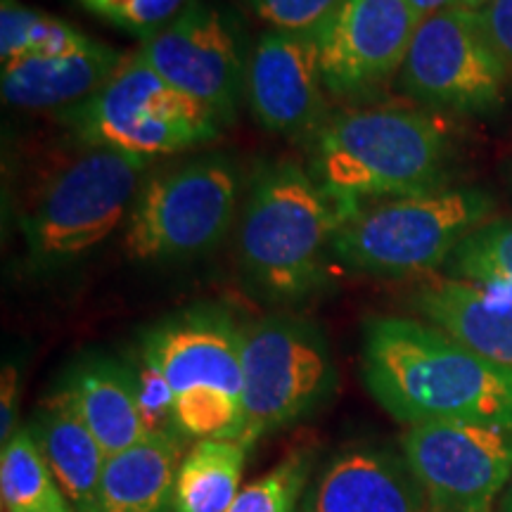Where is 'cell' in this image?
<instances>
[{
    "mask_svg": "<svg viewBox=\"0 0 512 512\" xmlns=\"http://www.w3.org/2000/svg\"><path fill=\"white\" fill-rule=\"evenodd\" d=\"M508 79L477 12L456 5L422 19L399 74L401 88L413 100L456 114L496 112Z\"/></svg>",
    "mask_w": 512,
    "mask_h": 512,
    "instance_id": "11",
    "label": "cell"
},
{
    "mask_svg": "<svg viewBox=\"0 0 512 512\" xmlns=\"http://www.w3.org/2000/svg\"><path fill=\"white\" fill-rule=\"evenodd\" d=\"M508 510L512 512V494H510V501H508Z\"/></svg>",
    "mask_w": 512,
    "mask_h": 512,
    "instance_id": "33",
    "label": "cell"
},
{
    "mask_svg": "<svg viewBox=\"0 0 512 512\" xmlns=\"http://www.w3.org/2000/svg\"><path fill=\"white\" fill-rule=\"evenodd\" d=\"M403 458L441 512H486L512 479V430L479 422L408 427Z\"/></svg>",
    "mask_w": 512,
    "mask_h": 512,
    "instance_id": "12",
    "label": "cell"
},
{
    "mask_svg": "<svg viewBox=\"0 0 512 512\" xmlns=\"http://www.w3.org/2000/svg\"><path fill=\"white\" fill-rule=\"evenodd\" d=\"M451 147L430 114L396 105L335 112L309 143V169L339 216L444 188Z\"/></svg>",
    "mask_w": 512,
    "mask_h": 512,
    "instance_id": "3",
    "label": "cell"
},
{
    "mask_svg": "<svg viewBox=\"0 0 512 512\" xmlns=\"http://www.w3.org/2000/svg\"><path fill=\"white\" fill-rule=\"evenodd\" d=\"M62 392L107 458L147 437L133 366L110 356L83 358L69 370Z\"/></svg>",
    "mask_w": 512,
    "mask_h": 512,
    "instance_id": "18",
    "label": "cell"
},
{
    "mask_svg": "<svg viewBox=\"0 0 512 512\" xmlns=\"http://www.w3.org/2000/svg\"><path fill=\"white\" fill-rule=\"evenodd\" d=\"M361 368L368 394L403 425L479 422L512 430V368L475 354L434 325L368 318Z\"/></svg>",
    "mask_w": 512,
    "mask_h": 512,
    "instance_id": "1",
    "label": "cell"
},
{
    "mask_svg": "<svg viewBox=\"0 0 512 512\" xmlns=\"http://www.w3.org/2000/svg\"><path fill=\"white\" fill-rule=\"evenodd\" d=\"M309 477V458L294 453L268 470L264 477L247 484L226 512H294Z\"/></svg>",
    "mask_w": 512,
    "mask_h": 512,
    "instance_id": "25",
    "label": "cell"
},
{
    "mask_svg": "<svg viewBox=\"0 0 512 512\" xmlns=\"http://www.w3.org/2000/svg\"><path fill=\"white\" fill-rule=\"evenodd\" d=\"M408 3H411V8L418 12V17H420V22H422V19L434 15V12H439V10H444V8H451L453 0H408Z\"/></svg>",
    "mask_w": 512,
    "mask_h": 512,
    "instance_id": "31",
    "label": "cell"
},
{
    "mask_svg": "<svg viewBox=\"0 0 512 512\" xmlns=\"http://www.w3.org/2000/svg\"><path fill=\"white\" fill-rule=\"evenodd\" d=\"M252 441L202 439L178 465L174 512H226L240 494Z\"/></svg>",
    "mask_w": 512,
    "mask_h": 512,
    "instance_id": "21",
    "label": "cell"
},
{
    "mask_svg": "<svg viewBox=\"0 0 512 512\" xmlns=\"http://www.w3.org/2000/svg\"><path fill=\"white\" fill-rule=\"evenodd\" d=\"M339 0H247V5L271 29L316 31Z\"/></svg>",
    "mask_w": 512,
    "mask_h": 512,
    "instance_id": "28",
    "label": "cell"
},
{
    "mask_svg": "<svg viewBox=\"0 0 512 512\" xmlns=\"http://www.w3.org/2000/svg\"><path fill=\"white\" fill-rule=\"evenodd\" d=\"M155 159L86 147L43 185L22 219L31 273L64 271L102 245L136 202Z\"/></svg>",
    "mask_w": 512,
    "mask_h": 512,
    "instance_id": "6",
    "label": "cell"
},
{
    "mask_svg": "<svg viewBox=\"0 0 512 512\" xmlns=\"http://www.w3.org/2000/svg\"><path fill=\"white\" fill-rule=\"evenodd\" d=\"M181 437H145L107 458L100 512H174Z\"/></svg>",
    "mask_w": 512,
    "mask_h": 512,
    "instance_id": "20",
    "label": "cell"
},
{
    "mask_svg": "<svg viewBox=\"0 0 512 512\" xmlns=\"http://www.w3.org/2000/svg\"><path fill=\"white\" fill-rule=\"evenodd\" d=\"M238 197V166L223 155L155 166L128 211L121 247L143 266L197 259L228 235Z\"/></svg>",
    "mask_w": 512,
    "mask_h": 512,
    "instance_id": "7",
    "label": "cell"
},
{
    "mask_svg": "<svg viewBox=\"0 0 512 512\" xmlns=\"http://www.w3.org/2000/svg\"><path fill=\"white\" fill-rule=\"evenodd\" d=\"M19 411V368L15 363H5L3 380H0V439L3 444L15 434Z\"/></svg>",
    "mask_w": 512,
    "mask_h": 512,
    "instance_id": "30",
    "label": "cell"
},
{
    "mask_svg": "<svg viewBox=\"0 0 512 512\" xmlns=\"http://www.w3.org/2000/svg\"><path fill=\"white\" fill-rule=\"evenodd\" d=\"M136 53L166 83L197 100L226 128L247 100L249 53L233 12L192 0L164 29L138 43Z\"/></svg>",
    "mask_w": 512,
    "mask_h": 512,
    "instance_id": "10",
    "label": "cell"
},
{
    "mask_svg": "<svg viewBox=\"0 0 512 512\" xmlns=\"http://www.w3.org/2000/svg\"><path fill=\"white\" fill-rule=\"evenodd\" d=\"M0 501L5 512H76L43 458L31 427H19L3 444Z\"/></svg>",
    "mask_w": 512,
    "mask_h": 512,
    "instance_id": "22",
    "label": "cell"
},
{
    "mask_svg": "<svg viewBox=\"0 0 512 512\" xmlns=\"http://www.w3.org/2000/svg\"><path fill=\"white\" fill-rule=\"evenodd\" d=\"M413 304L434 328L458 339L475 354L512 368V297L458 278L430 280Z\"/></svg>",
    "mask_w": 512,
    "mask_h": 512,
    "instance_id": "17",
    "label": "cell"
},
{
    "mask_svg": "<svg viewBox=\"0 0 512 512\" xmlns=\"http://www.w3.org/2000/svg\"><path fill=\"white\" fill-rule=\"evenodd\" d=\"M342 223L309 164L266 159L247 183L238 228V264L268 302L297 304L328 285L332 240Z\"/></svg>",
    "mask_w": 512,
    "mask_h": 512,
    "instance_id": "2",
    "label": "cell"
},
{
    "mask_svg": "<svg viewBox=\"0 0 512 512\" xmlns=\"http://www.w3.org/2000/svg\"><path fill=\"white\" fill-rule=\"evenodd\" d=\"M422 486L392 453L351 448L325 467L306 512H420Z\"/></svg>",
    "mask_w": 512,
    "mask_h": 512,
    "instance_id": "16",
    "label": "cell"
},
{
    "mask_svg": "<svg viewBox=\"0 0 512 512\" xmlns=\"http://www.w3.org/2000/svg\"><path fill=\"white\" fill-rule=\"evenodd\" d=\"M448 268L460 280L512 297V223L489 221L467 235Z\"/></svg>",
    "mask_w": 512,
    "mask_h": 512,
    "instance_id": "24",
    "label": "cell"
},
{
    "mask_svg": "<svg viewBox=\"0 0 512 512\" xmlns=\"http://www.w3.org/2000/svg\"><path fill=\"white\" fill-rule=\"evenodd\" d=\"M136 382H138V408L147 437H181L176 422V399L166 377L159 368L138 351L136 358Z\"/></svg>",
    "mask_w": 512,
    "mask_h": 512,
    "instance_id": "27",
    "label": "cell"
},
{
    "mask_svg": "<svg viewBox=\"0 0 512 512\" xmlns=\"http://www.w3.org/2000/svg\"><path fill=\"white\" fill-rule=\"evenodd\" d=\"M337 368L325 332L297 316H266L242 325L245 437L290 427L330 399Z\"/></svg>",
    "mask_w": 512,
    "mask_h": 512,
    "instance_id": "9",
    "label": "cell"
},
{
    "mask_svg": "<svg viewBox=\"0 0 512 512\" xmlns=\"http://www.w3.org/2000/svg\"><path fill=\"white\" fill-rule=\"evenodd\" d=\"M496 200L479 188H439L366 204L339 223L332 256L351 271L413 278L448 264L467 235L489 223Z\"/></svg>",
    "mask_w": 512,
    "mask_h": 512,
    "instance_id": "5",
    "label": "cell"
},
{
    "mask_svg": "<svg viewBox=\"0 0 512 512\" xmlns=\"http://www.w3.org/2000/svg\"><path fill=\"white\" fill-rule=\"evenodd\" d=\"M31 432L43 458L76 512H100V486L107 453L60 392L36 415Z\"/></svg>",
    "mask_w": 512,
    "mask_h": 512,
    "instance_id": "19",
    "label": "cell"
},
{
    "mask_svg": "<svg viewBox=\"0 0 512 512\" xmlns=\"http://www.w3.org/2000/svg\"><path fill=\"white\" fill-rule=\"evenodd\" d=\"M86 147L147 159L183 155L221 136V121L197 100L176 91L136 50L93 98L57 114Z\"/></svg>",
    "mask_w": 512,
    "mask_h": 512,
    "instance_id": "8",
    "label": "cell"
},
{
    "mask_svg": "<svg viewBox=\"0 0 512 512\" xmlns=\"http://www.w3.org/2000/svg\"><path fill=\"white\" fill-rule=\"evenodd\" d=\"M126 55L98 43L72 55L24 57L3 64L0 93L5 105L31 112H64L81 105L119 72Z\"/></svg>",
    "mask_w": 512,
    "mask_h": 512,
    "instance_id": "15",
    "label": "cell"
},
{
    "mask_svg": "<svg viewBox=\"0 0 512 512\" xmlns=\"http://www.w3.org/2000/svg\"><path fill=\"white\" fill-rule=\"evenodd\" d=\"M316 31L268 29L249 50L247 105L264 131L309 145L332 117Z\"/></svg>",
    "mask_w": 512,
    "mask_h": 512,
    "instance_id": "14",
    "label": "cell"
},
{
    "mask_svg": "<svg viewBox=\"0 0 512 512\" xmlns=\"http://www.w3.org/2000/svg\"><path fill=\"white\" fill-rule=\"evenodd\" d=\"M100 41L81 34L62 19L43 15L19 0L0 3V60L3 64L24 57L72 55L91 50Z\"/></svg>",
    "mask_w": 512,
    "mask_h": 512,
    "instance_id": "23",
    "label": "cell"
},
{
    "mask_svg": "<svg viewBox=\"0 0 512 512\" xmlns=\"http://www.w3.org/2000/svg\"><path fill=\"white\" fill-rule=\"evenodd\" d=\"M140 354L159 368L176 399L183 439H242V325L221 306H192L140 337Z\"/></svg>",
    "mask_w": 512,
    "mask_h": 512,
    "instance_id": "4",
    "label": "cell"
},
{
    "mask_svg": "<svg viewBox=\"0 0 512 512\" xmlns=\"http://www.w3.org/2000/svg\"><path fill=\"white\" fill-rule=\"evenodd\" d=\"M477 15L486 41L512 76V0H491Z\"/></svg>",
    "mask_w": 512,
    "mask_h": 512,
    "instance_id": "29",
    "label": "cell"
},
{
    "mask_svg": "<svg viewBox=\"0 0 512 512\" xmlns=\"http://www.w3.org/2000/svg\"><path fill=\"white\" fill-rule=\"evenodd\" d=\"M489 3L491 0H453V5H456V8L467 10V12H482Z\"/></svg>",
    "mask_w": 512,
    "mask_h": 512,
    "instance_id": "32",
    "label": "cell"
},
{
    "mask_svg": "<svg viewBox=\"0 0 512 512\" xmlns=\"http://www.w3.org/2000/svg\"><path fill=\"white\" fill-rule=\"evenodd\" d=\"M79 3L112 27L145 41L181 15L192 0H79Z\"/></svg>",
    "mask_w": 512,
    "mask_h": 512,
    "instance_id": "26",
    "label": "cell"
},
{
    "mask_svg": "<svg viewBox=\"0 0 512 512\" xmlns=\"http://www.w3.org/2000/svg\"><path fill=\"white\" fill-rule=\"evenodd\" d=\"M418 24L408 0H339L316 29L330 98L366 100L399 76Z\"/></svg>",
    "mask_w": 512,
    "mask_h": 512,
    "instance_id": "13",
    "label": "cell"
}]
</instances>
